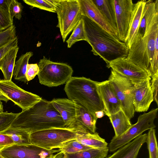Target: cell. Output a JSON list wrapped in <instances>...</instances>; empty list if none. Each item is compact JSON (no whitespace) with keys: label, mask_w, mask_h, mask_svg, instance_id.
<instances>
[{"label":"cell","mask_w":158,"mask_h":158,"mask_svg":"<svg viewBox=\"0 0 158 158\" xmlns=\"http://www.w3.org/2000/svg\"><path fill=\"white\" fill-rule=\"evenodd\" d=\"M23 6L22 3L16 0H11L9 7V14L10 18L13 21L15 17L18 20H20L22 17Z\"/></svg>","instance_id":"e575fe53"},{"label":"cell","mask_w":158,"mask_h":158,"mask_svg":"<svg viewBox=\"0 0 158 158\" xmlns=\"http://www.w3.org/2000/svg\"><path fill=\"white\" fill-rule=\"evenodd\" d=\"M38 65L39 82L49 87L65 84L73 73L72 68L68 64L52 61L45 56L40 60Z\"/></svg>","instance_id":"5b68a950"},{"label":"cell","mask_w":158,"mask_h":158,"mask_svg":"<svg viewBox=\"0 0 158 158\" xmlns=\"http://www.w3.org/2000/svg\"><path fill=\"white\" fill-rule=\"evenodd\" d=\"M158 34V12L148 22L144 36L135 40L129 48L127 58L144 70L151 77L155 54V38Z\"/></svg>","instance_id":"277c9868"},{"label":"cell","mask_w":158,"mask_h":158,"mask_svg":"<svg viewBox=\"0 0 158 158\" xmlns=\"http://www.w3.org/2000/svg\"><path fill=\"white\" fill-rule=\"evenodd\" d=\"M58 149H45L32 144H14L0 150V155L4 158H50Z\"/></svg>","instance_id":"8fae6325"},{"label":"cell","mask_w":158,"mask_h":158,"mask_svg":"<svg viewBox=\"0 0 158 158\" xmlns=\"http://www.w3.org/2000/svg\"><path fill=\"white\" fill-rule=\"evenodd\" d=\"M158 10V0L155 1L153 0L146 1V3L143 10L137 36L134 41L141 38L144 36L148 21Z\"/></svg>","instance_id":"603a6c76"},{"label":"cell","mask_w":158,"mask_h":158,"mask_svg":"<svg viewBox=\"0 0 158 158\" xmlns=\"http://www.w3.org/2000/svg\"><path fill=\"white\" fill-rule=\"evenodd\" d=\"M0 158H4L1 155H0Z\"/></svg>","instance_id":"bcb514c9"},{"label":"cell","mask_w":158,"mask_h":158,"mask_svg":"<svg viewBox=\"0 0 158 158\" xmlns=\"http://www.w3.org/2000/svg\"><path fill=\"white\" fill-rule=\"evenodd\" d=\"M16 32V27L14 25L0 31V48L17 37Z\"/></svg>","instance_id":"d6a6232c"},{"label":"cell","mask_w":158,"mask_h":158,"mask_svg":"<svg viewBox=\"0 0 158 158\" xmlns=\"http://www.w3.org/2000/svg\"><path fill=\"white\" fill-rule=\"evenodd\" d=\"M67 127L75 118L76 115L75 103L66 98H54L51 101Z\"/></svg>","instance_id":"d6986e66"},{"label":"cell","mask_w":158,"mask_h":158,"mask_svg":"<svg viewBox=\"0 0 158 158\" xmlns=\"http://www.w3.org/2000/svg\"><path fill=\"white\" fill-rule=\"evenodd\" d=\"M146 2V0H143L134 4L128 34L124 42L129 48L137 36Z\"/></svg>","instance_id":"ffe728a7"},{"label":"cell","mask_w":158,"mask_h":158,"mask_svg":"<svg viewBox=\"0 0 158 158\" xmlns=\"http://www.w3.org/2000/svg\"><path fill=\"white\" fill-rule=\"evenodd\" d=\"M76 115L75 118L67 128L79 133L96 132L97 118L85 107L75 103Z\"/></svg>","instance_id":"9a60e30c"},{"label":"cell","mask_w":158,"mask_h":158,"mask_svg":"<svg viewBox=\"0 0 158 158\" xmlns=\"http://www.w3.org/2000/svg\"><path fill=\"white\" fill-rule=\"evenodd\" d=\"M14 144L9 136L0 133V150Z\"/></svg>","instance_id":"ab89813d"},{"label":"cell","mask_w":158,"mask_h":158,"mask_svg":"<svg viewBox=\"0 0 158 158\" xmlns=\"http://www.w3.org/2000/svg\"><path fill=\"white\" fill-rule=\"evenodd\" d=\"M11 1V0H0V10L9 15V7Z\"/></svg>","instance_id":"60d3db41"},{"label":"cell","mask_w":158,"mask_h":158,"mask_svg":"<svg viewBox=\"0 0 158 158\" xmlns=\"http://www.w3.org/2000/svg\"><path fill=\"white\" fill-rule=\"evenodd\" d=\"M97 82L84 77H72L65 83L64 90L69 99L82 106L96 116V112L104 110Z\"/></svg>","instance_id":"3957f363"},{"label":"cell","mask_w":158,"mask_h":158,"mask_svg":"<svg viewBox=\"0 0 158 158\" xmlns=\"http://www.w3.org/2000/svg\"><path fill=\"white\" fill-rule=\"evenodd\" d=\"M81 15L87 17L110 34H117L102 15L92 0H78Z\"/></svg>","instance_id":"e0dca14e"},{"label":"cell","mask_w":158,"mask_h":158,"mask_svg":"<svg viewBox=\"0 0 158 158\" xmlns=\"http://www.w3.org/2000/svg\"><path fill=\"white\" fill-rule=\"evenodd\" d=\"M147 137L146 134L138 136L107 158H136L142 146L146 142Z\"/></svg>","instance_id":"ac0fdd59"},{"label":"cell","mask_w":158,"mask_h":158,"mask_svg":"<svg viewBox=\"0 0 158 158\" xmlns=\"http://www.w3.org/2000/svg\"><path fill=\"white\" fill-rule=\"evenodd\" d=\"M39 68L37 64H28L27 68L26 76L28 81L34 79L38 74Z\"/></svg>","instance_id":"8d00e7d4"},{"label":"cell","mask_w":158,"mask_h":158,"mask_svg":"<svg viewBox=\"0 0 158 158\" xmlns=\"http://www.w3.org/2000/svg\"><path fill=\"white\" fill-rule=\"evenodd\" d=\"M9 99L2 93L0 90V101H2L7 102Z\"/></svg>","instance_id":"7bdbcfd3"},{"label":"cell","mask_w":158,"mask_h":158,"mask_svg":"<svg viewBox=\"0 0 158 158\" xmlns=\"http://www.w3.org/2000/svg\"><path fill=\"white\" fill-rule=\"evenodd\" d=\"M33 55L32 52H26L22 55L18 60L15 62L13 73L14 79L27 83L26 73L29 60Z\"/></svg>","instance_id":"d4e9b609"},{"label":"cell","mask_w":158,"mask_h":158,"mask_svg":"<svg viewBox=\"0 0 158 158\" xmlns=\"http://www.w3.org/2000/svg\"><path fill=\"white\" fill-rule=\"evenodd\" d=\"M108 80L121 104L122 110L130 120L135 112L133 102V84L128 78L112 70Z\"/></svg>","instance_id":"9c48e42d"},{"label":"cell","mask_w":158,"mask_h":158,"mask_svg":"<svg viewBox=\"0 0 158 158\" xmlns=\"http://www.w3.org/2000/svg\"><path fill=\"white\" fill-rule=\"evenodd\" d=\"M56 12L59 28L64 42L74 29L81 18L78 0H58Z\"/></svg>","instance_id":"ba28073f"},{"label":"cell","mask_w":158,"mask_h":158,"mask_svg":"<svg viewBox=\"0 0 158 158\" xmlns=\"http://www.w3.org/2000/svg\"><path fill=\"white\" fill-rule=\"evenodd\" d=\"M3 105L1 101H0V113L3 112Z\"/></svg>","instance_id":"f6af8a7d"},{"label":"cell","mask_w":158,"mask_h":158,"mask_svg":"<svg viewBox=\"0 0 158 158\" xmlns=\"http://www.w3.org/2000/svg\"><path fill=\"white\" fill-rule=\"evenodd\" d=\"M18 113L7 111L0 113V132L9 128Z\"/></svg>","instance_id":"836d02e7"},{"label":"cell","mask_w":158,"mask_h":158,"mask_svg":"<svg viewBox=\"0 0 158 158\" xmlns=\"http://www.w3.org/2000/svg\"><path fill=\"white\" fill-rule=\"evenodd\" d=\"M118 37L124 42L127 37L134 4L131 0H114Z\"/></svg>","instance_id":"4fadbf2b"},{"label":"cell","mask_w":158,"mask_h":158,"mask_svg":"<svg viewBox=\"0 0 158 158\" xmlns=\"http://www.w3.org/2000/svg\"><path fill=\"white\" fill-rule=\"evenodd\" d=\"M93 148L82 144L76 139L72 140L64 143L58 148L64 153H73Z\"/></svg>","instance_id":"4dcf8cb0"},{"label":"cell","mask_w":158,"mask_h":158,"mask_svg":"<svg viewBox=\"0 0 158 158\" xmlns=\"http://www.w3.org/2000/svg\"><path fill=\"white\" fill-rule=\"evenodd\" d=\"M118 35L114 0H92Z\"/></svg>","instance_id":"44dd1931"},{"label":"cell","mask_w":158,"mask_h":158,"mask_svg":"<svg viewBox=\"0 0 158 158\" xmlns=\"http://www.w3.org/2000/svg\"><path fill=\"white\" fill-rule=\"evenodd\" d=\"M158 111V108L153 109L148 112L144 113L138 117L137 121L125 132L119 136H114L108 147L110 152H114L128 143L144 131L156 127L154 121Z\"/></svg>","instance_id":"52a82bcc"},{"label":"cell","mask_w":158,"mask_h":158,"mask_svg":"<svg viewBox=\"0 0 158 158\" xmlns=\"http://www.w3.org/2000/svg\"><path fill=\"white\" fill-rule=\"evenodd\" d=\"M119 74L128 78L133 84L151 78L146 72L127 57L118 58L111 62L107 66Z\"/></svg>","instance_id":"7c38bea8"},{"label":"cell","mask_w":158,"mask_h":158,"mask_svg":"<svg viewBox=\"0 0 158 158\" xmlns=\"http://www.w3.org/2000/svg\"><path fill=\"white\" fill-rule=\"evenodd\" d=\"M51 158H64V154L63 152L60 151L54 154Z\"/></svg>","instance_id":"b9f144b4"},{"label":"cell","mask_w":158,"mask_h":158,"mask_svg":"<svg viewBox=\"0 0 158 158\" xmlns=\"http://www.w3.org/2000/svg\"><path fill=\"white\" fill-rule=\"evenodd\" d=\"M13 25V21L10 16L0 10V31L5 30Z\"/></svg>","instance_id":"d590c367"},{"label":"cell","mask_w":158,"mask_h":158,"mask_svg":"<svg viewBox=\"0 0 158 158\" xmlns=\"http://www.w3.org/2000/svg\"><path fill=\"white\" fill-rule=\"evenodd\" d=\"M81 40L86 41L84 21L81 18L68 39L66 41L68 48H71L75 43Z\"/></svg>","instance_id":"f1b7e54d"},{"label":"cell","mask_w":158,"mask_h":158,"mask_svg":"<svg viewBox=\"0 0 158 158\" xmlns=\"http://www.w3.org/2000/svg\"><path fill=\"white\" fill-rule=\"evenodd\" d=\"M0 133L9 136L11 138L15 144H31L30 138V134L23 130L9 127Z\"/></svg>","instance_id":"83f0119b"},{"label":"cell","mask_w":158,"mask_h":158,"mask_svg":"<svg viewBox=\"0 0 158 158\" xmlns=\"http://www.w3.org/2000/svg\"><path fill=\"white\" fill-rule=\"evenodd\" d=\"M109 152L107 147L103 148H91L73 153H63L64 158H105Z\"/></svg>","instance_id":"4316f807"},{"label":"cell","mask_w":158,"mask_h":158,"mask_svg":"<svg viewBox=\"0 0 158 158\" xmlns=\"http://www.w3.org/2000/svg\"><path fill=\"white\" fill-rule=\"evenodd\" d=\"M18 46V37L0 48V60L10 51Z\"/></svg>","instance_id":"74e56055"},{"label":"cell","mask_w":158,"mask_h":158,"mask_svg":"<svg viewBox=\"0 0 158 158\" xmlns=\"http://www.w3.org/2000/svg\"><path fill=\"white\" fill-rule=\"evenodd\" d=\"M95 114L97 118H101L104 116L105 113L103 111L100 110L96 112Z\"/></svg>","instance_id":"ee69618b"},{"label":"cell","mask_w":158,"mask_h":158,"mask_svg":"<svg viewBox=\"0 0 158 158\" xmlns=\"http://www.w3.org/2000/svg\"><path fill=\"white\" fill-rule=\"evenodd\" d=\"M65 127L60 115L51 101L42 98L18 113L10 128L21 129L31 134L50 128Z\"/></svg>","instance_id":"6da1fadb"},{"label":"cell","mask_w":158,"mask_h":158,"mask_svg":"<svg viewBox=\"0 0 158 158\" xmlns=\"http://www.w3.org/2000/svg\"><path fill=\"white\" fill-rule=\"evenodd\" d=\"M0 90L22 110L30 107L42 99L39 96L21 89L12 81L0 79Z\"/></svg>","instance_id":"30bf717a"},{"label":"cell","mask_w":158,"mask_h":158,"mask_svg":"<svg viewBox=\"0 0 158 158\" xmlns=\"http://www.w3.org/2000/svg\"><path fill=\"white\" fill-rule=\"evenodd\" d=\"M23 1L33 7L56 13L58 0H23Z\"/></svg>","instance_id":"f546056e"},{"label":"cell","mask_w":158,"mask_h":158,"mask_svg":"<svg viewBox=\"0 0 158 158\" xmlns=\"http://www.w3.org/2000/svg\"><path fill=\"white\" fill-rule=\"evenodd\" d=\"M133 84V102L135 111H147L154 101L150 81L143 80Z\"/></svg>","instance_id":"5bb4252c"},{"label":"cell","mask_w":158,"mask_h":158,"mask_svg":"<svg viewBox=\"0 0 158 158\" xmlns=\"http://www.w3.org/2000/svg\"><path fill=\"white\" fill-rule=\"evenodd\" d=\"M151 85L153 96L154 101L158 105L157 91L158 87V72L153 75L151 77Z\"/></svg>","instance_id":"f35d334b"},{"label":"cell","mask_w":158,"mask_h":158,"mask_svg":"<svg viewBox=\"0 0 158 158\" xmlns=\"http://www.w3.org/2000/svg\"><path fill=\"white\" fill-rule=\"evenodd\" d=\"M78 132L66 127L52 128L30 134L31 144L49 150L59 148L65 142L76 139Z\"/></svg>","instance_id":"8992f818"},{"label":"cell","mask_w":158,"mask_h":158,"mask_svg":"<svg viewBox=\"0 0 158 158\" xmlns=\"http://www.w3.org/2000/svg\"><path fill=\"white\" fill-rule=\"evenodd\" d=\"M86 41L92 47L91 51L106 62V66L117 59L127 57L129 48L116 36L109 33L86 16L82 15Z\"/></svg>","instance_id":"7a4b0ae2"},{"label":"cell","mask_w":158,"mask_h":158,"mask_svg":"<svg viewBox=\"0 0 158 158\" xmlns=\"http://www.w3.org/2000/svg\"><path fill=\"white\" fill-rule=\"evenodd\" d=\"M109 117L116 137L123 134L132 125L122 110Z\"/></svg>","instance_id":"cb8c5ba5"},{"label":"cell","mask_w":158,"mask_h":158,"mask_svg":"<svg viewBox=\"0 0 158 158\" xmlns=\"http://www.w3.org/2000/svg\"><path fill=\"white\" fill-rule=\"evenodd\" d=\"M76 139L83 144L95 148H103L108 147L105 140L101 137L98 134L78 133Z\"/></svg>","instance_id":"484cf974"},{"label":"cell","mask_w":158,"mask_h":158,"mask_svg":"<svg viewBox=\"0 0 158 158\" xmlns=\"http://www.w3.org/2000/svg\"></svg>","instance_id":"7dc6e473"},{"label":"cell","mask_w":158,"mask_h":158,"mask_svg":"<svg viewBox=\"0 0 158 158\" xmlns=\"http://www.w3.org/2000/svg\"><path fill=\"white\" fill-rule=\"evenodd\" d=\"M146 143L149 153V158H158V148L156 131L150 129L147 134Z\"/></svg>","instance_id":"1f68e13d"},{"label":"cell","mask_w":158,"mask_h":158,"mask_svg":"<svg viewBox=\"0 0 158 158\" xmlns=\"http://www.w3.org/2000/svg\"><path fill=\"white\" fill-rule=\"evenodd\" d=\"M97 86L106 115L109 117L122 110L121 104L108 80L98 82Z\"/></svg>","instance_id":"2e32d148"},{"label":"cell","mask_w":158,"mask_h":158,"mask_svg":"<svg viewBox=\"0 0 158 158\" xmlns=\"http://www.w3.org/2000/svg\"><path fill=\"white\" fill-rule=\"evenodd\" d=\"M19 49L18 46L13 48L0 60V69L3 74L4 79L6 80L11 81L14 64Z\"/></svg>","instance_id":"7402d4cb"}]
</instances>
